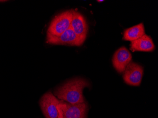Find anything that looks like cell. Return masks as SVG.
<instances>
[{"mask_svg":"<svg viewBox=\"0 0 158 118\" xmlns=\"http://www.w3.org/2000/svg\"><path fill=\"white\" fill-rule=\"evenodd\" d=\"M70 26L77 36L84 41L86 40L88 27L85 18L81 13L73 10V16Z\"/></svg>","mask_w":158,"mask_h":118,"instance_id":"ba28073f","label":"cell"},{"mask_svg":"<svg viewBox=\"0 0 158 118\" xmlns=\"http://www.w3.org/2000/svg\"><path fill=\"white\" fill-rule=\"evenodd\" d=\"M57 110L59 118H86L88 105L86 102L72 104L60 100Z\"/></svg>","mask_w":158,"mask_h":118,"instance_id":"7a4b0ae2","label":"cell"},{"mask_svg":"<svg viewBox=\"0 0 158 118\" xmlns=\"http://www.w3.org/2000/svg\"><path fill=\"white\" fill-rule=\"evenodd\" d=\"M123 79L128 85L139 86L141 83L143 69L140 65L130 62L124 71Z\"/></svg>","mask_w":158,"mask_h":118,"instance_id":"8992f818","label":"cell"},{"mask_svg":"<svg viewBox=\"0 0 158 118\" xmlns=\"http://www.w3.org/2000/svg\"><path fill=\"white\" fill-rule=\"evenodd\" d=\"M59 101L51 92L43 96L40 105L46 118H59L57 105Z\"/></svg>","mask_w":158,"mask_h":118,"instance_id":"5b68a950","label":"cell"},{"mask_svg":"<svg viewBox=\"0 0 158 118\" xmlns=\"http://www.w3.org/2000/svg\"><path fill=\"white\" fill-rule=\"evenodd\" d=\"M145 29L143 23L127 28L124 31L123 39L133 41L145 35Z\"/></svg>","mask_w":158,"mask_h":118,"instance_id":"30bf717a","label":"cell"},{"mask_svg":"<svg viewBox=\"0 0 158 118\" xmlns=\"http://www.w3.org/2000/svg\"><path fill=\"white\" fill-rule=\"evenodd\" d=\"M132 56L128 50L122 47L116 51L114 54L112 63L114 67L119 73L124 72L127 65L132 61Z\"/></svg>","mask_w":158,"mask_h":118,"instance_id":"52a82bcc","label":"cell"},{"mask_svg":"<svg viewBox=\"0 0 158 118\" xmlns=\"http://www.w3.org/2000/svg\"><path fill=\"white\" fill-rule=\"evenodd\" d=\"M89 84L87 81L81 78H76L69 81L56 89L55 96L60 100L71 104L84 103L83 90Z\"/></svg>","mask_w":158,"mask_h":118,"instance_id":"6da1fadb","label":"cell"},{"mask_svg":"<svg viewBox=\"0 0 158 118\" xmlns=\"http://www.w3.org/2000/svg\"><path fill=\"white\" fill-rule=\"evenodd\" d=\"M98 2H104V1H103V0H100V1H98Z\"/></svg>","mask_w":158,"mask_h":118,"instance_id":"8fae6325","label":"cell"},{"mask_svg":"<svg viewBox=\"0 0 158 118\" xmlns=\"http://www.w3.org/2000/svg\"><path fill=\"white\" fill-rule=\"evenodd\" d=\"M130 49L133 51L151 52L155 50V47L151 36L145 34L139 39L131 42Z\"/></svg>","mask_w":158,"mask_h":118,"instance_id":"9c48e42d","label":"cell"},{"mask_svg":"<svg viewBox=\"0 0 158 118\" xmlns=\"http://www.w3.org/2000/svg\"><path fill=\"white\" fill-rule=\"evenodd\" d=\"M84 41L77 36L71 26L59 36H54L47 33V42L50 45L80 47Z\"/></svg>","mask_w":158,"mask_h":118,"instance_id":"277c9868","label":"cell"},{"mask_svg":"<svg viewBox=\"0 0 158 118\" xmlns=\"http://www.w3.org/2000/svg\"><path fill=\"white\" fill-rule=\"evenodd\" d=\"M73 10H67L56 16L50 23L47 33L59 36L69 29L72 20Z\"/></svg>","mask_w":158,"mask_h":118,"instance_id":"3957f363","label":"cell"}]
</instances>
